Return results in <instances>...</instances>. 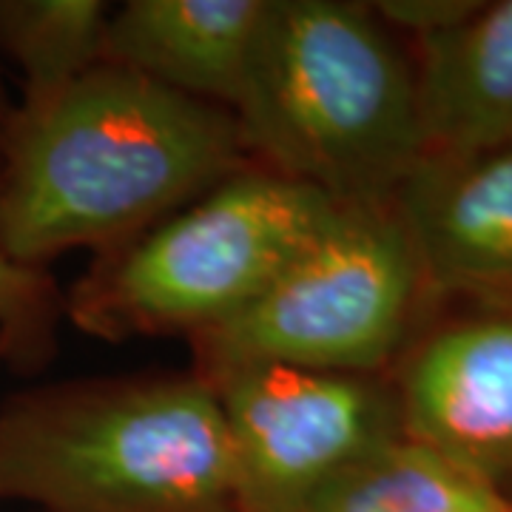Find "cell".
I'll return each mask as SVG.
<instances>
[{
  "label": "cell",
  "mask_w": 512,
  "mask_h": 512,
  "mask_svg": "<svg viewBox=\"0 0 512 512\" xmlns=\"http://www.w3.org/2000/svg\"><path fill=\"white\" fill-rule=\"evenodd\" d=\"M228 109L103 63L15 106L0 151V254L43 271L74 248H117L251 168Z\"/></svg>",
  "instance_id": "cell-1"
},
{
  "label": "cell",
  "mask_w": 512,
  "mask_h": 512,
  "mask_svg": "<svg viewBox=\"0 0 512 512\" xmlns=\"http://www.w3.org/2000/svg\"><path fill=\"white\" fill-rule=\"evenodd\" d=\"M231 114L251 163L336 202L393 200L424 157L413 57L362 3L274 0Z\"/></svg>",
  "instance_id": "cell-2"
},
{
  "label": "cell",
  "mask_w": 512,
  "mask_h": 512,
  "mask_svg": "<svg viewBox=\"0 0 512 512\" xmlns=\"http://www.w3.org/2000/svg\"><path fill=\"white\" fill-rule=\"evenodd\" d=\"M0 501L43 512H237L214 387L200 373L69 382L0 410Z\"/></svg>",
  "instance_id": "cell-3"
},
{
  "label": "cell",
  "mask_w": 512,
  "mask_h": 512,
  "mask_svg": "<svg viewBox=\"0 0 512 512\" xmlns=\"http://www.w3.org/2000/svg\"><path fill=\"white\" fill-rule=\"evenodd\" d=\"M325 191L251 165L117 248L74 285L72 319L126 339L200 336L271 288L328 231L339 208Z\"/></svg>",
  "instance_id": "cell-4"
},
{
  "label": "cell",
  "mask_w": 512,
  "mask_h": 512,
  "mask_svg": "<svg viewBox=\"0 0 512 512\" xmlns=\"http://www.w3.org/2000/svg\"><path fill=\"white\" fill-rule=\"evenodd\" d=\"M424 316L419 262L393 200L345 202L268 291L191 342L200 373L274 362L387 376Z\"/></svg>",
  "instance_id": "cell-5"
},
{
  "label": "cell",
  "mask_w": 512,
  "mask_h": 512,
  "mask_svg": "<svg viewBox=\"0 0 512 512\" xmlns=\"http://www.w3.org/2000/svg\"><path fill=\"white\" fill-rule=\"evenodd\" d=\"M200 376L220 402L237 512H302L336 473L404 433L387 376L274 362Z\"/></svg>",
  "instance_id": "cell-6"
},
{
  "label": "cell",
  "mask_w": 512,
  "mask_h": 512,
  "mask_svg": "<svg viewBox=\"0 0 512 512\" xmlns=\"http://www.w3.org/2000/svg\"><path fill=\"white\" fill-rule=\"evenodd\" d=\"M387 373L404 436L512 504V305H439Z\"/></svg>",
  "instance_id": "cell-7"
},
{
  "label": "cell",
  "mask_w": 512,
  "mask_h": 512,
  "mask_svg": "<svg viewBox=\"0 0 512 512\" xmlns=\"http://www.w3.org/2000/svg\"><path fill=\"white\" fill-rule=\"evenodd\" d=\"M427 311L512 305V140L424 154L393 194Z\"/></svg>",
  "instance_id": "cell-8"
},
{
  "label": "cell",
  "mask_w": 512,
  "mask_h": 512,
  "mask_svg": "<svg viewBox=\"0 0 512 512\" xmlns=\"http://www.w3.org/2000/svg\"><path fill=\"white\" fill-rule=\"evenodd\" d=\"M274 0H128L106 29V63L234 111Z\"/></svg>",
  "instance_id": "cell-9"
},
{
  "label": "cell",
  "mask_w": 512,
  "mask_h": 512,
  "mask_svg": "<svg viewBox=\"0 0 512 512\" xmlns=\"http://www.w3.org/2000/svg\"><path fill=\"white\" fill-rule=\"evenodd\" d=\"M413 43L424 154L512 140V0L476 3Z\"/></svg>",
  "instance_id": "cell-10"
},
{
  "label": "cell",
  "mask_w": 512,
  "mask_h": 512,
  "mask_svg": "<svg viewBox=\"0 0 512 512\" xmlns=\"http://www.w3.org/2000/svg\"><path fill=\"white\" fill-rule=\"evenodd\" d=\"M302 512H512V504L402 433L336 473Z\"/></svg>",
  "instance_id": "cell-11"
},
{
  "label": "cell",
  "mask_w": 512,
  "mask_h": 512,
  "mask_svg": "<svg viewBox=\"0 0 512 512\" xmlns=\"http://www.w3.org/2000/svg\"><path fill=\"white\" fill-rule=\"evenodd\" d=\"M111 6L103 0H0V52L35 106L106 63Z\"/></svg>",
  "instance_id": "cell-12"
},
{
  "label": "cell",
  "mask_w": 512,
  "mask_h": 512,
  "mask_svg": "<svg viewBox=\"0 0 512 512\" xmlns=\"http://www.w3.org/2000/svg\"><path fill=\"white\" fill-rule=\"evenodd\" d=\"M52 296L46 271L20 268L0 254V328L15 345V362H35L43 356L55 311Z\"/></svg>",
  "instance_id": "cell-13"
},
{
  "label": "cell",
  "mask_w": 512,
  "mask_h": 512,
  "mask_svg": "<svg viewBox=\"0 0 512 512\" xmlns=\"http://www.w3.org/2000/svg\"><path fill=\"white\" fill-rule=\"evenodd\" d=\"M12 117H15V106L9 103V97L3 92V83H0V151H3V143H6V134H9V126H12Z\"/></svg>",
  "instance_id": "cell-14"
},
{
  "label": "cell",
  "mask_w": 512,
  "mask_h": 512,
  "mask_svg": "<svg viewBox=\"0 0 512 512\" xmlns=\"http://www.w3.org/2000/svg\"><path fill=\"white\" fill-rule=\"evenodd\" d=\"M3 359H12L15 362V345H12V339L6 336V330L0 328V362Z\"/></svg>",
  "instance_id": "cell-15"
}]
</instances>
